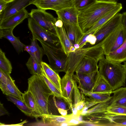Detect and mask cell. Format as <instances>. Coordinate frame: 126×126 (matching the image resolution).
<instances>
[{"instance_id":"cell-36","label":"cell","mask_w":126,"mask_h":126,"mask_svg":"<svg viewBox=\"0 0 126 126\" xmlns=\"http://www.w3.org/2000/svg\"><path fill=\"white\" fill-rule=\"evenodd\" d=\"M106 113L111 115H126V107L121 106L109 107Z\"/></svg>"},{"instance_id":"cell-50","label":"cell","mask_w":126,"mask_h":126,"mask_svg":"<svg viewBox=\"0 0 126 126\" xmlns=\"http://www.w3.org/2000/svg\"></svg>"},{"instance_id":"cell-15","label":"cell","mask_w":126,"mask_h":126,"mask_svg":"<svg viewBox=\"0 0 126 126\" xmlns=\"http://www.w3.org/2000/svg\"><path fill=\"white\" fill-rule=\"evenodd\" d=\"M73 76L65 73L61 79V84L63 99L71 111L73 100Z\"/></svg>"},{"instance_id":"cell-41","label":"cell","mask_w":126,"mask_h":126,"mask_svg":"<svg viewBox=\"0 0 126 126\" xmlns=\"http://www.w3.org/2000/svg\"><path fill=\"white\" fill-rule=\"evenodd\" d=\"M87 43L93 45L95 44L96 40V38L93 33L88 34L87 38Z\"/></svg>"},{"instance_id":"cell-34","label":"cell","mask_w":126,"mask_h":126,"mask_svg":"<svg viewBox=\"0 0 126 126\" xmlns=\"http://www.w3.org/2000/svg\"><path fill=\"white\" fill-rule=\"evenodd\" d=\"M12 66L10 62L6 57L4 52L0 49V69L10 74L12 72Z\"/></svg>"},{"instance_id":"cell-44","label":"cell","mask_w":126,"mask_h":126,"mask_svg":"<svg viewBox=\"0 0 126 126\" xmlns=\"http://www.w3.org/2000/svg\"><path fill=\"white\" fill-rule=\"evenodd\" d=\"M121 24L125 27L126 29V12L122 14Z\"/></svg>"},{"instance_id":"cell-48","label":"cell","mask_w":126,"mask_h":126,"mask_svg":"<svg viewBox=\"0 0 126 126\" xmlns=\"http://www.w3.org/2000/svg\"><path fill=\"white\" fill-rule=\"evenodd\" d=\"M99 1H105V2H112L114 1H116V0H99Z\"/></svg>"},{"instance_id":"cell-49","label":"cell","mask_w":126,"mask_h":126,"mask_svg":"<svg viewBox=\"0 0 126 126\" xmlns=\"http://www.w3.org/2000/svg\"><path fill=\"white\" fill-rule=\"evenodd\" d=\"M13 0H0L3 1L7 3L13 1Z\"/></svg>"},{"instance_id":"cell-10","label":"cell","mask_w":126,"mask_h":126,"mask_svg":"<svg viewBox=\"0 0 126 126\" xmlns=\"http://www.w3.org/2000/svg\"><path fill=\"white\" fill-rule=\"evenodd\" d=\"M122 14L118 13L93 33L96 40L95 44L100 42L121 24Z\"/></svg>"},{"instance_id":"cell-25","label":"cell","mask_w":126,"mask_h":126,"mask_svg":"<svg viewBox=\"0 0 126 126\" xmlns=\"http://www.w3.org/2000/svg\"><path fill=\"white\" fill-rule=\"evenodd\" d=\"M41 64L45 75L48 79L62 93L61 79L58 73L54 70L49 64L43 61Z\"/></svg>"},{"instance_id":"cell-11","label":"cell","mask_w":126,"mask_h":126,"mask_svg":"<svg viewBox=\"0 0 126 126\" xmlns=\"http://www.w3.org/2000/svg\"><path fill=\"white\" fill-rule=\"evenodd\" d=\"M75 0H35L32 3L38 9L56 12L74 6Z\"/></svg>"},{"instance_id":"cell-24","label":"cell","mask_w":126,"mask_h":126,"mask_svg":"<svg viewBox=\"0 0 126 126\" xmlns=\"http://www.w3.org/2000/svg\"><path fill=\"white\" fill-rule=\"evenodd\" d=\"M0 88L3 94L14 96L23 101L22 93L17 87L10 76L8 78L6 84L0 82Z\"/></svg>"},{"instance_id":"cell-21","label":"cell","mask_w":126,"mask_h":126,"mask_svg":"<svg viewBox=\"0 0 126 126\" xmlns=\"http://www.w3.org/2000/svg\"><path fill=\"white\" fill-rule=\"evenodd\" d=\"M14 28L0 29V38H5L8 40L13 45L18 53L24 50L25 45L21 42L18 37L15 36L13 34Z\"/></svg>"},{"instance_id":"cell-42","label":"cell","mask_w":126,"mask_h":126,"mask_svg":"<svg viewBox=\"0 0 126 126\" xmlns=\"http://www.w3.org/2000/svg\"><path fill=\"white\" fill-rule=\"evenodd\" d=\"M8 112L4 107L3 104L0 103V116L5 115H9Z\"/></svg>"},{"instance_id":"cell-33","label":"cell","mask_w":126,"mask_h":126,"mask_svg":"<svg viewBox=\"0 0 126 126\" xmlns=\"http://www.w3.org/2000/svg\"><path fill=\"white\" fill-rule=\"evenodd\" d=\"M81 92L89 98L101 102L110 98L112 94V92H104L101 93H95L88 91L84 89L78 87Z\"/></svg>"},{"instance_id":"cell-46","label":"cell","mask_w":126,"mask_h":126,"mask_svg":"<svg viewBox=\"0 0 126 126\" xmlns=\"http://www.w3.org/2000/svg\"><path fill=\"white\" fill-rule=\"evenodd\" d=\"M27 121L26 120H25L23 122H22V123H20L18 124H16L15 125H4V126H23V124H24L27 122Z\"/></svg>"},{"instance_id":"cell-27","label":"cell","mask_w":126,"mask_h":126,"mask_svg":"<svg viewBox=\"0 0 126 126\" xmlns=\"http://www.w3.org/2000/svg\"><path fill=\"white\" fill-rule=\"evenodd\" d=\"M105 56L107 60L114 62L121 63L126 61V39L119 47Z\"/></svg>"},{"instance_id":"cell-1","label":"cell","mask_w":126,"mask_h":126,"mask_svg":"<svg viewBox=\"0 0 126 126\" xmlns=\"http://www.w3.org/2000/svg\"><path fill=\"white\" fill-rule=\"evenodd\" d=\"M28 90L34 97L39 117L43 114H53L51 96L54 94L48 87L41 76L32 75L28 79Z\"/></svg>"},{"instance_id":"cell-20","label":"cell","mask_w":126,"mask_h":126,"mask_svg":"<svg viewBox=\"0 0 126 126\" xmlns=\"http://www.w3.org/2000/svg\"><path fill=\"white\" fill-rule=\"evenodd\" d=\"M54 27L62 47L68 57L70 53L75 51L76 49L68 38L63 26L61 27L54 26Z\"/></svg>"},{"instance_id":"cell-29","label":"cell","mask_w":126,"mask_h":126,"mask_svg":"<svg viewBox=\"0 0 126 126\" xmlns=\"http://www.w3.org/2000/svg\"><path fill=\"white\" fill-rule=\"evenodd\" d=\"M112 91L109 84L99 73L92 92L101 93L112 92Z\"/></svg>"},{"instance_id":"cell-13","label":"cell","mask_w":126,"mask_h":126,"mask_svg":"<svg viewBox=\"0 0 126 126\" xmlns=\"http://www.w3.org/2000/svg\"><path fill=\"white\" fill-rule=\"evenodd\" d=\"M72 81L74 102L71 111L74 116L78 118L85 108L86 97L81 92L76 81L73 79Z\"/></svg>"},{"instance_id":"cell-16","label":"cell","mask_w":126,"mask_h":126,"mask_svg":"<svg viewBox=\"0 0 126 126\" xmlns=\"http://www.w3.org/2000/svg\"><path fill=\"white\" fill-rule=\"evenodd\" d=\"M30 16V13L25 8L0 22V29L14 28Z\"/></svg>"},{"instance_id":"cell-4","label":"cell","mask_w":126,"mask_h":126,"mask_svg":"<svg viewBox=\"0 0 126 126\" xmlns=\"http://www.w3.org/2000/svg\"><path fill=\"white\" fill-rule=\"evenodd\" d=\"M104 55L100 42L76 49L75 51L70 53L68 56L65 73L73 76L79 63L85 57L94 58L98 62Z\"/></svg>"},{"instance_id":"cell-22","label":"cell","mask_w":126,"mask_h":126,"mask_svg":"<svg viewBox=\"0 0 126 126\" xmlns=\"http://www.w3.org/2000/svg\"><path fill=\"white\" fill-rule=\"evenodd\" d=\"M98 62L94 58L85 57L79 63L75 72L89 73L94 72L98 70Z\"/></svg>"},{"instance_id":"cell-28","label":"cell","mask_w":126,"mask_h":126,"mask_svg":"<svg viewBox=\"0 0 126 126\" xmlns=\"http://www.w3.org/2000/svg\"><path fill=\"white\" fill-rule=\"evenodd\" d=\"M112 103L109 107L121 106L126 107V87H121L112 91Z\"/></svg>"},{"instance_id":"cell-2","label":"cell","mask_w":126,"mask_h":126,"mask_svg":"<svg viewBox=\"0 0 126 126\" xmlns=\"http://www.w3.org/2000/svg\"><path fill=\"white\" fill-rule=\"evenodd\" d=\"M118 3L97 0L82 10L79 11L78 25L84 34L100 19L114 8Z\"/></svg>"},{"instance_id":"cell-12","label":"cell","mask_w":126,"mask_h":126,"mask_svg":"<svg viewBox=\"0 0 126 126\" xmlns=\"http://www.w3.org/2000/svg\"><path fill=\"white\" fill-rule=\"evenodd\" d=\"M99 74L98 70L89 73H76L73 78L78 83V87L92 92Z\"/></svg>"},{"instance_id":"cell-43","label":"cell","mask_w":126,"mask_h":126,"mask_svg":"<svg viewBox=\"0 0 126 126\" xmlns=\"http://www.w3.org/2000/svg\"><path fill=\"white\" fill-rule=\"evenodd\" d=\"M8 4V3L0 0V14L7 7Z\"/></svg>"},{"instance_id":"cell-7","label":"cell","mask_w":126,"mask_h":126,"mask_svg":"<svg viewBox=\"0 0 126 126\" xmlns=\"http://www.w3.org/2000/svg\"><path fill=\"white\" fill-rule=\"evenodd\" d=\"M28 26L33 39L53 47L61 45L57 35L46 30L39 25L32 18L28 20Z\"/></svg>"},{"instance_id":"cell-18","label":"cell","mask_w":126,"mask_h":126,"mask_svg":"<svg viewBox=\"0 0 126 126\" xmlns=\"http://www.w3.org/2000/svg\"><path fill=\"white\" fill-rule=\"evenodd\" d=\"M122 4L118 3L114 8L103 16L91 27L86 31L83 35L94 33L116 14L118 13L122 10Z\"/></svg>"},{"instance_id":"cell-14","label":"cell","mask_w":126,"mask_h":126,"mask_svg":"<svg viewBox=\"0 0 126 126\" xmlns=\"http://www.w3.org/2000/svg\"><path fill=\"white\" fill-rule=\"evenodd\" d=\"M35 0H14L8 3L5 9L0 14V22L21 11Z\"/></svg>"},{"instance_id":"cell-19","label":"cell","mask_w":126,"mask_h":126,"mask_svg":"<svg viewBox=\"0 0 126 126\" xmlns=\"http://www.w3.org/2000/svg\"><path fill=\"white\" fill-rule=\"evenodd\" d=\"M72 113L65 116L49 114L42 115L41 117L42 121L39 124L43 125L60 126L61 123L67 122L73 116Z\"/></svg>"},{"instance_id":"cell-35","label":"cell","mask_w":126,"mask_h":126,"mask_svg":"<svg viewBox=\"0 0 126 126\" xmlns=\"http://www.w3.org/2000/svg\"><path fill=\"white\" fill-rule=\"evenodd\" d=\"M41 76L48 87L53 93L54 96L56 97L63 99L61 92L47 78L45 74L43 68L42 69V73Z\"/></svg>"},{"instance_id":"cell-9","label":"cell","mask_w":126,"mask_h":126,"mask_svg":"<svg viewBox=\"0 0 126 126\" xmlns=\"http://www.w3.org/2000/svg\"><path fill=\"white\" fill-rule=\"evenodd\" d=\"M30 16L42 27L57 35L54 25L55 18L51 14L45 10L32 9Z\"/></svg>"},{"instance_id":"cell-38","label":"cell","mask_w":126,"mask_h":126,"mask_svg":"<svg viewBox=\"0 0 126 126\" xmlns=\"http://www.w3.org/2000/svg\"><path fill=\"white\" fill-rule=\"evenodd\" d=\"M110 115L114 126H126V115Z\"/></svg>"},{"instance_id":"cell-6","label":"cell","mask_w":126,"mask_h":126,"mask_svg":"<svg viewBox=\"0 0 126 126\" xmlns=\"http://www.w3.org/2000/svg\"><path fill=\"white\" fill-rule=\"evenodd\" d=\"M40 42L43 48L45 54L47 56L50 67L58 73L63 72L65 73L68 56L61 45L52 47L42 42Z\"/></svg>"},{"instance_id":"cell-47","label":"cell","mask_w":126,"mask_h":126,"mask_svg":"<svg viewBox=\"0 0 126 126\" xmlns=\"http://www.w3.org/2000/svg\"><path fill=\"white\" fill-rule=\"evenodd\" d=\"M125 73L126 75V61L124 62V64L123 65Z\"/></svg>"},{"instance_id":"cell-26","label":"cell","mask_w":126,"mask_h":126,"mask_svg":"<svg viewBox=\"0 0 126 126\" xmlns=\"http://www.w3.org/2000/svg\"><path fill=\"white\" fill-rule=\"evenodd\" d=\"M24 50L27 52L38 61L41 63L42 62V58L45 54L43 47H41L38 45L37 40L32 38L31 39V43L29 45L25 46Z\"/></svg>"},{"instance_id":"cell-5","label":"cell","mask_w":126,"mask_h":126,"mask_svg":"<svg viewBox=\"0 0 126 126\" xmlns=\"http://www.w3.org/2000/svg\"><path fill=\"white\" fill-rule=\"evenodd\" d=\"M112 101L111 96L110 98L83 111L81 115L85 119L90 121L101 122L105 126H114L110 115L106 113L107 109Z\"/></svg>"},{"instance_id":"cell-45","label":"cell","mask_w":126,"mask_h":126,"mask_svg":"<svg viewBox=\"0 0 126 126\" xmlns=\"http://www.w3.org/2000/svg\"><path fill=\"white\" fill-rule=\"evenodd\" d=\"M57 110L59 112L61 115L65 116L67 115V110L61 109H58Z\"/></svg>"},{"instance_id":"cell-31","label":"cell","mask_w":126,"mask_h":126,"mask_svg":"<svg viewBox=\"0 0 126 126\" xmlns=\"http://www.w3.org/2000/svg\"><path fill=\"white\" fill-rule=\"evenodd\" d=\"M6 95L8 100L14 103L25 114L28 116L34 117L33 111L27 107L23 101L12 95Z\"/></svg>"},{"instance_id":"cell-32","label":"cell","mask_w":126,"mask_h":126,"mask_svg":"<svg viewBox=\"0 0 126 126\" xmlns=\"http://www.w3.org/2000/svg\"><path fill=\"white\" fill-rule=\"evenodd\" d=\"M26 64L30 73L32 75H41L42 67L41 63L33 57L30 56Z\"/></svg>"},{"instance_id":"cell-17","label":"cell","mask_w":126,"mask_h":126,"mask_svg":"<svg viewBox=\"0 0 126 126\" xmlns=\"http://www.w3.org/2000/svg\"><path fill=\"white\" fill-rule=\"evenodd\" d=\"M56 12L58 17L63 23L71 25H78V16L79 11L74 6Z\"/></svg>"},{"instance_id":"cell-39","label":"cell","mask_w":126,"mask_h":126,"mask_svg":"<svg viewBox=\"0 0 126 126\" xmlns=\"http://www.w3.org/2000/svg\"><path fill=\"white\" fill-rule=\"evenodd\" d=\"M53 99L55 107L57 109H61L68 110V107L67 105L66 104V103L64 102V101L62 100L63 99L58 98L54 96Z\"/></svg>"},{"instance_id":"cell-30","label":"cell","mask_w":126,"mask_h":126,"mask_svg":"<svg viewBox=\"0 0 126 126\" xmlns=\"http://www.w3.org/2000/svg\"><path fill=\"white\" fill-rule=\"evenodd\" d=\"M22 95L23 101L27 107L33 111L34 117L36 119L39 117L36 103L33 95L31 92L28 90L25 93H22Z\"/></svg>"},{"instance_id":"cell-3","label":"cell","mask_w":126,"mask_h":126,"mask_svg":"<svg viewBox=\"0 0 126 126\" xmlns=\"http://www.w3.org/2000/svg\"><path fill=\"white\" fill-rule=\"evenodd\" d=\"M99 62V74L108 83L113 91L125 86L126 75L123 65L110 61L104 56Z\"/></svg>"},{"instance_id":"cell-40","label":"cell","mask_w":126,"mask_h":126,"mask_svg":"<svg viewBox=\"0 0 126 126\" xmlns=\"http://www.w3.org/2000/svg\"><path fill=\"white\" fill-rule=\"evenodd\" d=\"M10 76V74L0 69V82L6 84L7 79Z\"/></svg>"},{"instance_id":"cell-37","label":"cell","mask_w":126,"mask_h":126,"mask_svg":"<svg viewBox=\"0 0 126 126\" xmlns=\"http://www.w3.org/2000/svg\"><path fill=\"white\" fill-rule=\"evenodd\" d=\"M97 0H75L74 6L79 11L89 6Z\"/></svg>"},{"instance_id":"cell-8","label":"cell","mask_w":126,"mask_h":126,"mask_svg":"<svg viewBox=\"0 0 126 126\" xmlns=\"http://www.w3.org/2000/svg\"><path fill=\"white\" fill-rule=\"evenodd\" d=\"M126 39V29L122 24L100 42L105 55L113 52L121 46Z\"/></svg>"},{"instance_id":"cell-23","label":"cell","mask_w":126,"mask_h":126,"mask_svg":"<svg viewBox=\"0 0 126 126\" xmlns=\"http://www.w3.org/2000/svg\"><path fill=\"white\" fill-rule=\"evenodd\" d=\"M63 26L71 43L73 45L76 44H79L84 34L79 25H71L63 23Z\"/></svg>"}]
</instances>
